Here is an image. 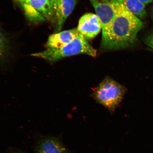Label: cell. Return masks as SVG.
Instances as JSON below:
<instances>
[{
  "label": "cell",
  "mask_w": 153,
  "mask_h": 153,
  "mask_svg": "<svg viewBox=\"0 0 153 153\" xmlns=\"http://www.w3.org/2000/svg\"><path fill=\"white\" fill-rule=\"evenodd\" d=\"M81 54L95 57L97 56V51L80 34L70 43L62 48H48L41 52L32 53L31 55L52 63L65 57Z\"/></svg>",
  "instance_id": "2"
},
{
  "label": "cell",
  "mask_w": 153,
  "mask_h": 153,
  "mask_svg": "<svg viewBox=\"0 0 153 153\" xmlns=\"http://www.w3.org/2000/svg\"></svg>",
  "instance_id": "16"
},
{
  "label": "cell",
  "mask_w": 153,
  "mask_h": 153,
  "mask_svg": "<svg viewBox=\"0 0 153 153\" xmlns=\"http://www.w3.org/2000/svg\"><path fill=\"white\" fill-rule=\"evenodd\" d=\"M76 4V0H57L55 7L56 32H59L62 29L67 18L74 10Z\"/></svg>",
  "instance_id": "6"
},
{
  "label": "cell",
  "mask_w": 153,
  "mask_h": 153,
  "mask_svg": "<svg viewBox=\"0 0 153 153\" xmlns=\"http://www.w3.org/2000/svg\"><path fill=\"white\" fill-rule=\"evenodd\" d=\"M77 30L85 39L91 40L100 32L102 29V24L96 14L88 13L80 19Z\"/></svg>",
  "instance_id": "5"
},
{
  "label": "cell",
  "mask_w": 153,
  "mask_h": 153,
  "mask_svg": "<svg viewBox=\"0 0 153 153\" xmlns=\"http://www.w3.org/2000/svg\"><path fill=\"white\" fill-rule=\"evenodd\" d=\"M143 23L124 5L122 1L118 4L114 18L111 22L104 49L116 50L124 49L133 45Z\"/></svg>",
  "instance_id": "1"
},
{
  "label": "cell",
  "mask_w": 153,
  "mask_h": 153,
  "mask_svg": "<svg viewBox=\"0 0 153 153\" xmlns=\"http://www.w3.org/2000/svg\"><path fill=\"white\" fill-rule=\"evenodd\" d=\"M139 1L145 5L148 4L152 2L153 1V0H139Z\"/></svg>",
  "instance_id": "14"
},
{
  "label": "cell",
  "mask_w": 153,
  "mask_h": 153,
  "mask_svg": "<svg viewBox=\"0 0 153 153\" xmlns=\"http://www.w3.org/2000/svg\"><path fill=\"white\" fill-rule=\"evenodd\" d=\"M145 43L153 49V30L145 39Z\"/></svg>",
  "instance_id": "13"
},
{
  "label": "cell",
  "mask_w": 153,
  "mask_h": 153,
  "mask_svg": "<svg viewBox=\"0 0 153 153\" xmlns=\"http://www.w3.org/2000/svg\"><path fill=\"white\" fill-rule=\"evenodd\" d=\"M122 0H89L102 26V46L106 42L111 22Z\"/></svg>",
  "instance_id": "4"
},
{
  "label": "cell",
  "mask_w": 153,
  "mask_h": 153,
  "mask_svg": "<svg viewBox=\"0 0 153 153\" xmlns=\"http://www.w3.org/2000/svg\"><path fill=\"white\" fill-rule=\"evenodd\" d=\"M37 151L38 153H68L62 141L55 137L41 140L38 143Z\"/></svg>",
  "instance_id": "8"
},
{
  "label": "cell",
  "mask_w": 153,
  "mask_h": 153,
  "mask_svg": "<svg viewBox=\"0 0 153 153\" xmlns=\"http://www.w3.org/2000/svg\"><path fill=\"white\" fill-rule=\"evenodd\" d=\"M22 7L24 13L30 12L33 9V7L30 5L29 0H16Z\"/></svg>",
  "instance_id": "12"
},
{
  "label": "cell",
  "mask_w": 153,
  "mask_h": 153,
  "mask_svg": "<svg viewBox=\"0 0 153 153\" xmlns=\"http://www.w3.org/2000/svg\"><path fill=\"white\" fill-rule=\"evenodd\" d=\"M7 44L6 39L2 32L0 30V61L6 54Z\"/></svg>",
  "instance_id": "11"
},
{
  "label": "cell",
  "mask_w": 153,
  "mask_h": 153,
  "mask_svg": "<svg viewBox=\"0 0 153 153\" xmlns=\"http://www.w3.org/2000/svg\"><path fill=\"white\" fill-rule=\"evenodd\" d=\"M126 91L124 86L106 76L94 89L91 96L113 114L121 103Z\"/></svg>",
  "instance_id": "3"
},
{
  "label": "cell",
  "mask_w": 153,
  "mask_h": 153,
  "mask_svg": "<svg viewBox=\"0 0 153 153\" xmlns=\"http://www.w3.org/2000/svg\"><path fill=\"white\" fill-rule=\"evenodd\" d=\"M57 0H51V3H52L53 9H54L55 4H56Z\"/></svg>",
  "instance_id": "15"
},
{
  "label": "cell",
  "mask_w": 153,
  "mask_h": 153,
  "mask_svg": "<svg viewBox=\"0 0 153 153\" xmlns=\"http://www.w3.org/2000/svg\"><path fill=\"white\" fill-rule=\"evenodd\" d=\"M80 35L77 28L56 32L49 36L46 44L48 48H59L70 43Z\"/></svg>",
  "instance_id": "7"
},
{
  "label": "cell",
  "mask_w": 153,
  "mask_h": 153,
  "mask_svg": "<svg viewBox=\"0 0 153 153\" xmlns=\"http://www.w3.org/2000/svg\"><path fill=\"white\" fill-rule=\"evenodd\" d=\"M122 1L126 8L137 18L143 19L146 16L145 5L139 0H122Z\"/></svg>",
  "instance_id": "10"
},
{
  "label": "cell",
  "mask_w": 153,
  "mask_h": 153,
  "mask_svg": "<svg viewBox=\"0 0 153 153\" xmlns=\"http://www.w3.org/2000/svg\"><path fill=\"white\" fill-rule=\"evenodd\" d=\"M30 5L44 18L49 19L54 13L51 0H29Z\"/></svg>",
  "instance_id": "9"
}]
</instances>
